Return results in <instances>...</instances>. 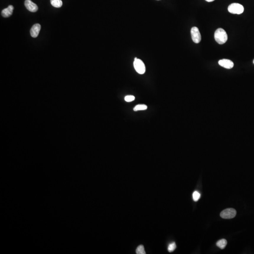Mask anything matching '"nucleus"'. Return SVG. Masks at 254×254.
Instances as JSON below:
<instances>
[{"label":"nucleus","instance_id":"3","mask_svg":"<svg viewBox=\"0 0 254 254\" xmlns=\"http://www.w3.org/2000/svg\"><path fill=\"white\" fill-rule=\"evenodd\" d=\"M133 65H134L135 69L139 74H144L146 72V66L144 65L143 62L140 59L135 58L134 59Z\"/></svg>","mask_w":254,"mask_h":254},{"label":"nucleus","instance_id":"7","mask_svg":"<svg viewBox=\"0 0 254 254\" xmlns=\"http://www.w3.org/2000/svg\"><path fill=\"white\" fill-rule=\"evenodd\" d=\"M218 64L222 67L229 69L232 68L234 66V63L233 62L229 59H221L218 61Z\"/></svg>","mask_w":254,"mask_h":254},{"label":"nucleus","instance_id":"2","mask_svg":"<svg viewBox=\"0 0 254 254\" xmlns=\"http://www.w3.org/2000/svg\"><path fill=\"white\" fill-rule=\"evenodd\" d=\"M244 8L242 5L237 3L231 4L228 8L229 12L233 14H241L243 12Z\"/></svg>","mask_w":254,"mask_h":254},{"label":"nucleus","instance_id":"16","mask_svg":"<svg viewBox=\"0 0 254 254\" xmlns=\"http://www.w3.org/2000/svg\"><path fill=\"white\" fill-rule=\"evenodd\" d=\"M135 97L131 96V95H128V96H126L125 97V100L128 102L133 101L135 100Z\"/></svg>","mask_w":254,"mask_h":254},{"label":"nucleus","instance_id":"12","mask_svg":"<svg viewBox=\"0 0 254 254\" xmlns=\"http://www.w3.org/2000/svg\"><path fill=\"white\" fill-rule=\"evenodd\" d=\"M147 106L145 105H138L134 108V111H141V110H146Z\"/></svg>","mask_w":254,"mask_h":254},{"label":"nucleus","instance_id":"5","mask_svg":"<svg viewBox=\"0 0 254 254\" xmlns=\"http://www.w3.org/2000/svg\"><path fill=\"white\" fill-rule=\"evenodd\" d=\"M190 34L193 42L195 43H199L201 41V36L198 28L197 27H193L190 30Z\"/></svg>","mask_w":254,"mask_h":254},{"label":"nucleus","instance_id":"13","mask_svg":"<svg viewBox=\"0 0 254 254\" xmlns=\"http://www.w3.org/2000/svg\"><path fill=\"white\" fill-rule=\"evenodd\" d=\"M136 253L137 254H145L146 251L144 250V247L143 245H141L139 246L136 250Z\"/></svg>","mask_w":254,"mask_h":254},{"label":"nucleus","instance_id":"6","mask_svg":"<svg viewBox=\"0 0 254 254\" xmlns=\"http://www.w3.org/2000/svg\"><path fill=\"white\" fill-rule=\"evenodd\" d=\"M25 5L26 8L32 12H35L38 11V7L36 4L32 1L31 0H25Z\"/></svg>","mask_w":254,"mask_h":254},{"label":"nucleus","instance_id":"9","mask_svg":"<svg viewBox=\"0 0 254 254\" xmlns=\"http://www.w3.org/2000/svg\"><path fill=\"white\" fill-rule=\"evenodd\" d=\"M14 9V7L12 5H9L8 8L4 9L1 12V15L4 17H8L12 16Z\"/></svg>","mask_w":254,"mask_h":254},{"label":"nucleus","instance_id":"8","mask_svg":"<svg viewBox=\"0 0 254 254\" xmlns=\"http://www.w3.org/2000/svg\"><path fill=\"white\" fill-rule=\"evenodd\" d=\"M40 25L39 24L34 25L30 30V34L32 37L36 38L38 36L40 30Z\"/></svg>","mask_w":254,"mask_h":254},{"label":"nucleus","instance_id":"1","mask_svg":"<svg viewBox=\"0 0 254 254\" xmlns=\"http://www.w3.org/2000/svg\"><path fill=\"white\" fill-rule=\"evenodd\" d=\"M215 40L218 44H223L227 42L228 35L227 32L223 28H218L216 30L214 35Z\"/></svg>","mask_w":254,"mask_h":254},{"label":"nucleus","instance_id":"17","mask_svg":"<svg viewBox=\"0 0 254 254\" xmlns=\"http://www.w3.org/2000/svg\"><path fill=\"white\" fill-rule=\"evenodd\" d=\"M205 1H208V2H212V1H214V0H205Z\"/></svg>","mask_w":254,"mask_h":254},{"label":"nucleus","instance_id":"4","mask_svg":"<svg viewBox=\"0 0 254 254\" xmlns=\"http://www.w3.org/2000/svg\"><path fill=\"white\" fill-rule=\"evenodd\" d=\"M237 212L235 209L229 208L222 211L220 213V216L224 219H231L235 216Z\"/></svg>","mask_w":254,"mask_h":254},{"label":"nucleus","instance_id":"18","mask_svg":"<svg viewBox=\"0 0 254 254\" xmlns=\"http://www.w3.org/2000/svg\"><path fill=\"white\" fill-rule=\"evenodd\" d=\"M253 63L254 64V60H253Z\"/></svg>","mask_w":254,"mask_h":254},{"label":"nucleus","instance_id":"14","mask_svg":"<svg viewBox=\"0 0 254 254\" xmlns=\"http://www.w3.org/2000/svg\"><path fill=\"white\" fill-rule=\"evenodd\" d=\"M177 246L175 242H172L171 243L169 244L168 248H167V250L169 252H172L175 250L176 249Z\"/></svg>","mask_w":254,"mask_h":254},{"label":"nucleus","instance_id":"10","mask_svg":"<svg viewBox=\"0 0 254 254\" xmlns=\"http://www.w3.org/2000/svg\"><path fill=\"white\" fill-rule=\"evenodd\" d=\"M227 244V240H226L222 239L217 241L216 242V246L221 249L223 250V249H224L225 248Z\"/></svg>","mask_w":254,"mask_h":254},{"label":"nucleus","instance_id":"15","mask_svg":"<svg viewBox=\"0 0 254 254\" xmlns=\"http://www.w3.org/2000/svg\"><path fill=\"white\" fill-rule=\"evenodd\" d=\"M201 197V194L199 192L197 191H195L193 192V200L195 201H197L200 199Z\"/></svg>","mask_w":254,"mask_h":254},{"label":"nucleus","instance_id":"19","mask_svg":"<svg viewBox=\"0 0 254 254\" xmlns=\"http://www.w3.org/2000/svg\"><path fill=\"white\" fill-rule=\"evenodd\" d=\"M157 1H159V0H157Z\"/></svg>","mask_w":254,"mask_h":254},{"label":"nucleus","instance_id":"11","mask_svg":"<svg viewBox=\"0 0 254 254\" xmlns=\"http://www.w3.org/2000/svg\"><path fill=\"white\" fill-rule=\"evenodd\" d=\"M51 4L55 8H60L63 5L61 0H51Z\"/></svg>","mask_w":254,"mask_h":254}]
</instances>
